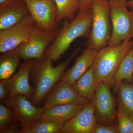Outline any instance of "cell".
Here are the masks:
<instances>
[{
  "mask_svg": "<svg viewBox=\"0 0 133 133\" xmlns=\"http://www.w3.org/2000/svg\"><path fill=\"white\" fill-rule=\"evenodd\" d=\"M63 27L55 40L47 49L44 57L53 62L57 61L69 49L72 43L80 37L90 35L92 25V11L91 8H81L71 21L63 20Z\"/></svg>",
  "mask_w": 133,
  "mask_h": 133,
  "instance_id": "6da1fadb",
  "label": "cell"
},
{
  "mask_svg": "<svg viewBox=\"0 0 133 133\" xmlns=\"http://www.w3.org/2000/svg\"><path fill=\"white\" fill-rule=\"evenodd\" d=\"M79 51L80 48L76 49L66 61L55 67L52 66L53 61L48 58L33 60L30 78L35 86L31 100L33 105L38 107L44 101L49 92L62 80L70 62Z\"/></svg>",
  "mask_w": 133,
  "mask_h": 133,
  "instance_id": "7a4b0ae2",
  "label": "cell"
},
{
  "mask_svg": "<svg viewBox=\"0 0 133 133\" xmlns=\"http://www.w3.org/2000/svg\"><path fill=\"white\" fill-rule=\"evenodd\" d=\"M133 47V39L123 41L113 46H108L97 52L93 63L98 82L114 85V77L122 59Z\"/></svg>",
  "mask_w": 133,
  "mask_h": 133,
  "instance_id": "3957f363",
  "label": "cell"
},
{
  "mask_svg": "<svg viewBox=\"0 0 133 133\" xmlns=\"http://www.w3.org/2000/svg\"><path fill=\"white\" fill-rule=\"evenodd\" d=\"M91 8L92 25L90 35L87 38L86 47L98 51L106 47L112 35L108 0H93Z\"/></svg>",
  "mask_w": 133,
  "mask_h": 133,
  "instance_id": "277c9868",
  "label": "cell"
},
{
  "mask_svg": "<svg viewBox=\"0 0 133 133\" xmlns=\"http://www.w3.org/2000/svg\"><path fill=\"white\" fill-rule=\"evenodd\" d=\"M108 2L112 33L108 46H113L133 38V9L129 11L127 0Z\"/></svg>",
  "mask_w": 133,
  "mask_h": 133,
  "instance_id": "5b68a950",
  "label": "cell"
},
{
  "mask_svg": "<svg viewBox=\"0 0 133 133\" xmlns=\"http://www.w3.org/2000/svg\"><path fill=\"white\" fill-rule=\"evenodd\" d=\"M59 30L42 29L37 25L29 38L16 49L21 57L24 60L41 59L50 45L56 37Z\"/></svg>",
  "mask_w": 133,
  "mask_h": 133,
  "instance_id": "8992f818",
  "label": "cell"
},
{
  "mask_svg": "<svg viewBox=\"0 0 133 133\" xmlns=\"http://www.w3.org/2000/svg\"><path fill=\"white\" fill-rule=\"evenodd\" d=\"M111 87L105 83H99L92 101L95 106L97 122L106 125H114L118 111Z\"/></svg>",
  "mask_w": 133,
  "mask_h": 133,
  "instance_id": "52a82bcc",
  "label": "cell"
},
{
  "mask_svg": "<svg viewBox=\"0 0 133 133\" xmlns=\"http://www.w3.org/2000/svg\"><path fill=\"white\" fill-rule=\"evenodd\" d=\"M12 108L15 120L21 127L20 133L28 129L41 119L45 108L35 106L22 95L12 96L5 102Z\"/></svg>",
  "mask_w": 133,
  "mask_h": 133,
  "instance_id": "ba28073f",
  "label": "cell"
},
{
  "mask_svg": "<svg viewBox=\"0 0 133 133\" xmlns=\"http://www.w3.org/2000/svg\"><path fill=\"white\" fill-rule=\"evenodd\" d=\"M36 26L30 14L15 25L0 30V52L17 48L29 38Z\"/></svg>",
  "mask_w": 133,
  "mask_h": 133,
  "instance_id": "9c48e42d",
  "label": "cell"
},
{
  "mask_svg": "<svg viewBox=\"0 0 133 133\" xmlns=\"http://www.w3.org/2000/svg\"><path fill=\"white\" fill-rule=\"evenodd\" d=\"M37 25L42 29H57V7L55 0H24Z\"/></svg>",
  "mask_w": 133,
  "mask_h": 133,
  "instance_id": "30bf717a",
  "label": "cell"
},
{
  "mask_svg": "<svg viewBox=\"0 0 133 133\" xmlns=\"http://www.w3.org/2000/svg\"><path fill=\"white\" fill-rule=\"evenodd\" d=\"M92 101L85 104L76 116L64 125L61 133H94L97 124Z\"/></svg>",
  "mask_w": 133,
  "mask_h": 133,
  "instance_id": "8fae6325",
  "label": "cell"
},
{
  "mask_svg": "<svg viewBox=\"0 0 133 133\" xmlns=\"http://www.w3.org/2000/svg\"><path fill=\"white\" fill-rule=\"evenodd\" d=\"M45 109L58 105L74 104L84 105L90 101L80 96L73 85L59 81L49 92L44 100Z\"/></svg>",
  "mask_w": 133,
  "mask_h": 133,
  "instance_id": "7c38bea8",
  "label": "cell"
},
{
  "mask_svg": "<svg viewBox=\"0 0 133 133\" xmlns=\"http://www.w3.org/2000/svg\"><path fill=\"white\" fill-rule=\"evenodd\" d=\"M33 60H24L20 65L19 71L9 78L2 80L7 87L10 92V97L17 95H24L29 100L32 99L34 87L29 81L33 65Z\"/></svg>",
  "mask_w": 133,
  "mask_h": 133,
  "instance_id": "4fadbf2b",
  "label": "cell"
},
{
  "mask_svg": "<svg viewBox=\"0 0 133 133\" xmlns=\"http://www.w3.org/2000/svg\"><path fill=\"white\" fill-rule=\"evenodd\" d=\"M30 14L24 0H8L0 5V30L17 24Z\"/></svg>",
  "mask_w": 133,
  "mask_h": 133,
  "instance_id": "5bb4252c",
  "label": "cell"
},
{
  "mask_svg": "<svg viewBox=\"0 0 133 133\" xmlns=\"http://www.w3.org/2000/svg\"><path fill=\"white\" fill-rule=\"evenodd\" d=\"M97 52L86 49L76 59L73 66L65 72L61 80L73 85L92 65Z\"/></svg>",
  "mask_w": 133,
  "mask_h": 133,
  "instance_id": "9a60e30c",
  "label": "cell"
},
{
  "mask_svg": "<svg viewBox=\"0 0 133 133\" xmlns=\"http://www.w3.org/2000/svg\"><path fill=\"white\" fill-rule=\"evenodd\" d=\"M84 105L66 104L47 108L43 113L41 118L53 120L64 124L76 116Z\"/></svg>",
  "mask_w": 133,
  "mask_h": 133,
  "instance_id": "2e32d148",
  "label": "cell"
},
{
  "mask_svg": "<svg viewBox=\"0 0 133 133\" xmlns=\"http://www.w3.org/2000/svg\"><path fill=\"white\" fill-rule=\"evenodd\" d=\"M98 83L92 65L73 87L80 96L91 101L93 99Z\"/></svg>",
  "mask_w": 133,
  "mask_h": 133,
  "instance_id": "e0dca14e",
  "label": "cell"
},
{
  "mask_svg": "<svg viewBox=\"0 0 133 133\" xmlns=\"http://www.w3.org/2000/svg\"><path fill=\"white\" fill-rule=\"evenodd\" d=\"M117 93L118 111L133 120V84L123 82Z\"/></svg>",
  "mask_w": 133,
  "mask_h": 133,
  "instance_id": "ac0fdd59",
  "label": "cell"
},
{
  "mask_svg": "<svg viewBox=\"0 0 133 133\" xmlns=\"http://www.w3.org/2000/svg\"><path fill=\"white\" fill-rule=\"evenodd\" d=\"M114 91L117 93L119 87L123 81L133 83V47L122 59L114 77Z\"/></svg>",
  "mask_w": 133,
  "mask_h": 133,
  "instance_id": "d6986e66",
  "label": "cell"
},
{
  "mask_svg": "<svg viewBox=\"0 0 133 133\" xmlns=\"http://www.w3.org/2000/svg\"><path fill=\"white\" fill-rule=\"evenodd\" d=\"M20 56L16 49L3 53L0 56V80L13 76L20 65Z\"/></svg>",
  "mask_w": 133,
  "mask_h": 133,
  "instance_id": "ffe728a7",
  "label": "cell"
},
{
  "mask_svg": "<svg viewBox=\"0 0 133 133\" xmlns=\"http://www.w3.org/2000/svg\"><path fill=\"white\" fill-rule=\"evenodd\" d=\"M57 7L56 18L58 24L64 19L70 21L75 18L80 9V0H55Z\"/></svg>",
  "mask_w": 133,
  "mask_h": 133,
  "instance_id": "44dd1931",
  "label": "cell"
},
{
  "mask_svg": "<svg viewBox=\"0 0 133 133\" xmlns=\"http://www.w3.org/2000/svg\"><path fill=\"white\" fill-rule=\"evenodd\" d=\"M64 124L50 119H40L22 133H61Z\"/></svg>",
  "mask_w": 133,
  "mask_h": 133,
  "instance_id": "7402d4cb",
  "label": "cell"
},
{
  "mask_svg": "<svg viewBox=\"0 0 133 133\" xmlns=\"http://www.w3.org/2000/svg\"><path fill=\"white\" fill-rule=\"evenodd\" d=\"M16 121L14 114L8 105L1 102L0 104V131Z\"/></svg>",
  "mask_w": 133,
  "mask_h": 133,
  "instance_id": "603a6c76",
  "label": "cell"
},
{
  "mask_svg": "<svg viewBox=\"0 0 133 133\" xmlns=\"http://www.w3.org/2000/svg\"><path fill=\"white\" fill-rule=\"evenodd\" d=\"M118 133H133V120L121 112L117 114Z\"/></svg>",
  "mask_w": 133,
  "mask_h": 133,
  "instance_id": "cb8c5ba5",
  "label": "cell"
},
{
  "mask_svg": "<svg viewBox=\"0 0 133 133\" xmlns=\"http://www.w3.org/2000/svg\"><path fill=\"white\" fill-rule=\"evenodd\" d=\"M94 133H118L117 124L114 125H106L97 123Z\"/></svg>",
  "mask_w": 133,
  "mask_h": 133,
  "instance_id": "d4e9b609",
  "label": "cell"
},
{
  "mask_svg": "<svg viewBox=\"0 0 133 133\" xmlns=\"http://www.w3.org/2000/svg\"><path fill=\"white\" fill-rule=\"evenodd\" d=\"M10 98V92L8 88L3 81L0 82V100L1 102L5 103Z\"/></svg>",
  "mask_w": 133,
  "mask_h": 133,
  "instance_id": "484cf974",
  "label": "cell"
},
{
  "mask_svg": "<svg viewBox=\"0 0 133 133\" xmlns=\"http://www.w3.org/2000/svg\"><path fill=\"white\" fill-rule=\"evenodd\" d=\"M22 130L21 127L19 123L15 121L5 128L1 133H20Z\"/></svg>",
  "mask_w": 133,
  "mask_h": 133,
  "instance_id": "4316f807",
  "label": "cell"
},
{
  "mask_svg": "<svg viewBox=\"0 0 133 133\" xmlns=\"http://www.w3.org/2000/svg\"><path fill=\"white\" fill-rule=\"evenodd\" d=\"M93 0H80V8H91Z\"/></svg>",
  "mask_w": 133,
  "mask_h": 133,
  "instance_id": "83f0119b",
  "label": "cell"
},
{
  "mask_svg": "<svg viewBox=\"0 0 133 133\" xmlns=\"http://www.w3.org/2000/svg\"><path fill=\"white\" fill-rule=\"evenodd\" d=\"M127 4L128 7L131 8V9H133V0L128 1Z\"/></svg>",
  "mask_w": 133,
  "mask_h": 133,
  "instance_id": "f1b7e54d",
  "label": "cell"
},
{
  "mask_svg": "<svg viewBox=\"0 0 133 133\" xmlns=\"http://www.w3.org/2000/svg\"><path fill=\"white\" fill-rule=\"evenodd\" d=\"M8 0H0V5L6 2Z\"/></svg>",
  "mask_w": 133,
  "mask_h": 133,
  "instance_id": "f546056e",
  "label": "cell"
}]
</instances>
